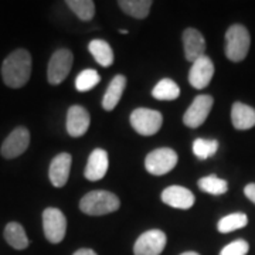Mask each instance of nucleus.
<instances>
[{
  "instance_id": "obj_10",
  "label": "nucleus",
  "mask_w": 255,
  "mask_h": 255,
  "mask_svg": "<svg viewBox=\"0 0 255 255\" xmlns=\"http://www.w3.org/2000/svg\"><path fill=\"white\" fill-rule=\"evenodd\" d=\"M214 100L211 95H197L183 115V122L189 128L201 127L209 117Z\"/></svg>"
},
{
  "instance_id": "obj_20",
  "label": "nucleus",
  "mask_w": 255,
  "mask_h": 255,
  "mask_svg": "<svg viewBox=\"0 0 255 255\" xmlns=\"http://www.w3.org/2000/svg\"><path fill=\"white\" fill-rule=\"evenodd\" d=\"M88 50L101 67L107 68L114 64V50L105 40H100V38L92 40L88 46Z\"/></svg>"
},
{
  "instance_id": "obj_30",
  "label": "nucleus",
  "mask_w": 255,
  "mask_h": 255,
  "mask_svg": "<svg viewBox=\"0 0 255 255\" xmlns=\"http://www.w3.org/2000/svg\"><path fill=\"white\" fill-rule=\"evenodd\" d=\"M73 255H98L94 250L91 248H81V250H78V251H75Z\"/></svg>"
},
{
  "instance_id": "obj_26",
  "label": "nucleus",
  "mask_w": 255,
  "mask_h": 255,
  "mask_svg": "<svg viewBox=\"0 0 255 255\" xmlns=\"http://www.w3.org/2000/svg\"><path fill=\"white\" fill-rule=\"evenodd\" d=\"M199 187L200 190L206 191L213 196H221L226 194L228 190V183L217 176H207L199 180Z\"/></svg>"
},
{
  "instance_id": "obj_3",
  "label": "nucleus",
  "mask_w": 255,
  "mask_h": 255,
  "mask_svg": "<svg viewBox=\"0 0 255 255\" xmlns=\"http://www.w3.org/2000/svg\"><path fill=\"white\" fill-rule=\"evenodd\" d=\"M251 37L243 24H233L226 33V55L230 61H243L250 51Z\"/></svg>"
},
{
  "instance_id": "obj_5",
  "label": "nucleus",
  "mask_w": 255,
  "mask_h": 255,
  "mask_svg": "<svg viewBox=\"0 0 255 255\" xmlns=\"http://www.w3.org/2000/svg\"><path fill=\"white\" fill-rule=\"evenodd\" d=\"M74 55L68 48H58L51 55L47 68V80L51 85H58L68 77L73 68Z\"/></svg>"
},
{
  "instance_id": "obj_15",
  "label": "nucleus",
  "mask_w": 255,
  "mask_h": 255,
  "mask_svg": "<svg viewBox=\"0 0 255 255\" xmlns=\"http://www.w3.org/2000/svg\"><path fill=\"white\" fill-rule=\"evenodd\" d=\"M183 47H184V57L187 61L194 63L206 51V40L199 30L189 27L183 31Z\"/></svg>"
},
{
  "instance_id": "obj_13",
  "label": "nucleus",
  "mask_w": 255,
  "mask_h": 255,
  "mask_svg": "<svg viewBox=\"0 0 255 255\" xmlns=\"http://www.w3.org/2000/svg\"><path fill=\"white\" fill-rule=\"evenodd\" d=\"M71 163H73V157L67 152L57 155L51 160L50 169H48V177H50V182L54 187L60 189V187H64L67 184L68 177H70Z\"/></svg>"
},
{
  "instance_id": "obj_7",
  "label": "nucleus",
  "mask_w": 255,
  "mask_h": 255,
  "mask_svg": "<svg viewBox=\"0 0 255 255\" xmlns=\"http://www.w3.org/2000/svg\"><path fill=\"white\" fill-rule=\"evenodd\" d=\"M43 230L44 236L51 244L61 243L67 233V219L63 211L55 207H48L43 211Z\"/></svg>"
},
{
  "instance_id": "obj_17",
  "label": "nucleus",
  "mask_w": 255,
  "mask_h": 255,
  "mask_svg": "<svg viewBox=\"0 0 255 255\" xmlns=\"http://www.w3.org/2000/svg\"><path fill=\"white\" fill-rule=\"evenodd\" d=\"M231 122L238 130H248L255 127V110L243 102H236L231 108Z\"/></svg>"
},
{
  "instance_id": "obj_4",
  "label": "nucleus",
  "mask_w": 255,
  "mask_h": 255,
  "mask_svg": "<svg viewBox=\"0 0 255 255\" xmlns=\"http://www.w3.org/2000/svg\"><path fill=\"white\" fill-rule=\"evenodd\" d=\"M163 124V117L159 111L137 108L130 114V125L139 135L152 136L159 132Z\"/></svg>"
},
{
  "instance_id": "obj_14",
  "label": "nucleus",
  "mask_w": 255,
  "mask_h": 255,
  "mask_svg": "<svg viewBox=\"0 0 255 255\" xmlns=\"http://www.w3.org/2000/svg\"><path fill=\"white\" fill-rule=\"evenodd\" d=\"M162 201L173 209L189 210L193 207L196 197L193 191L183 186H170L162 191Z\"/></svg>"
},
{
  "instance_id": "obj_23",
  "label": "nucleus",
  "mask_w": 255,
  "mask_h": 255,
  "mask_svg": "<svg viewBox=\"0 0 255 255\" xmlns=\"http://www.w3.org/2000/svg\"><path fill=\"white\" fill-rule=\"evenodd\" d=\"M247 224H248V217L244 213H233V214H228V216L220 220L217 228H219L220 233L227 234V233H231V231L244 228Z\"/></svg>"
},
{
  "instance_id": "obj_25",
  "label": "nucleus",
  "mask_w": 255,
  "mask_h": 255,
  "mask_svg": "<svg viewBox=\"0 0 255 255\" xmlns=\"http://www.w3.org/2000/svg\"><path fill=\"white\" fill-rule=\"evenodd\" d=\"M101 81L100 74L97 70H84L78 74V77L75 78V88L80 92H88L92 88H95Z\"/></svg>"
},
{
  "instance_id": "obj_11",
  "label": "nucleus",
  "mask_w": 255,
  "mask_h": 255,
  "mask_svg": "<svg viewBox=\"0 0 255 255\" xmlns=\"http://www.w3.org/2000/svg\"><path fill=\"white\" fill-rule=\"evenodd\" d=\"M213 75H214V64L210 57L204 54L191 64V68L189 71V82L193 88L203 90L209 85Z\"/></svg>"
},
{
  "instance_id": "obj_28",
  "label": "nucleus",
  "mask_w": 255,
  "mask_h": 255,
  "mask_svg": "<svg viewBox=\"0 0 255 255\" xmlns=\"http://www.w3.org/2000/svg\"><path fill=\"white\" fill-rule=\"evenodd\" d=\"M248 251H250V244L246 240H237L224 247L220 255H247Z\"/></svg>"
},
{
  "instance_id": "obj_27",
  "label": "nucleus",
  "mask_w": 255,
  "mask_h": 255,
  "mask_svg": "<svg viewBox=\"0 0 255 255\" xmlns=\"http://www.w3.org/2000/svg\"><path fill=\"white\" fill-rule=\"evenodd\" d=\"M219 149L217 140H209V139H196L193 143V153L200 160H206L214 155Z\"/></svg>"
},
{
  "instance_id": "obj_31",
  "label": "nucleus",
  "mask_w": 255,
  "mask_h": 255,
  "mask_svg": "<svg viewBox=\"0 0 255 255\" xmlns=\"http://www.w3.org/2000/svg\"><path fill=\"white\" fill-rule=\"evenodd\" d=\"M180 255H200V254H197V253H194V251H187V253H183V254Z\"/></svg>"
},
{
  "instance_id": "obj_12",
  "label": "nucleus",
  "mask_w": 255,
  "mask_h": 255,
  "mask_svg": "<svg viewBox=\"0 0 255 255\" xmlns=\"http://www.w3.org/2000/svg\"><path fill=\"white\" fill-rule=\"evenodd\" d=\"M91 125V117L88 111L82 108L81 105H73L67 112V132L73 137H80L87 133Z\"/></svg>"
},
{
  "instance_id": "obj_19",
  "label": "nucleus",
  "mask_w": 255,
  "mask_h": 255,
  "mask_svg": "<svg viewBox=\"0 0 255 255\" xmlns=\"http://www.w3.org/2000/svg\"><path fill=\"white\" fill-rule=\"evenodd\" d=\"M3 236H4L6 243H7L11 248L18 250V251L26 250L28 247V244H30L24 227H23L21 224H18V223H14V221H11V223H9V224L4 227Z\"/></svg>"
},
{
  "instance_id": "obj_1",
  "label": "nucleus",
  "mask_w": 255,
  "mask_h": 255,
  "mask_svg": "<svg viewBox=\"0 0 255 255\" xmlns=\"http://www.w3.org/2000/svg\"><path fill=\"white\" fill-rule=\"evenodd\" d=\"M31 75V55L24 48L10 53L1 64V78L9 88H21Z\"/></svg>"
},
{
  "instance_id": "obj_8",
  "label": "nucleus",
  "mask_w": 255,
  "mask_h": 255,
  "mask_svg": "<svg viewBox=\"0 0 255 255\" xmlns=\"http://www.w3.org/2000/svg\"><path fill=\"white\" fill-rule=\"evenodd\" d=\"M167 238L162 230H149L140 234L133 246L135 255H160L163 253Z\"/></svg>"
},
{
  "instance_id": "obj_18",
  "label": "nucleus",
  "mask_w": 255,
  "mask_h": 255,
  "mask_svg": "<svg viewBox=\"0 0 255 255\" xmlns=\"http://www.w3.org/2000/svg\"><path fill=\"white\" fill-rule=\"evenodd\" d=\"M125 87H127V78L122 74L115 75L108 85V90L105 91L104 100H102V108L105 111L115 110L121 101L122 94L125 91Z\"/></svg>"
},
{
  "instance_id": "obj_2",
  "label": "nucleus",
  "mask_w": 255,
  "mask_h": 255,
  "mask_svg": "<svg viewBox=\"0 0 255 255\" xmlns=\"http://www.w3.org/2000/svg\"><path fill=\"white\" fill-rule=\"evenodd\" d=\"M121 206L118 196L107 190L87 193L80 201V210L87 216H105L115 213Z\"/></svg>"
},
{
  "instance_id": "obj_22",
  "label": "nucleus",
  "mask_w": 255,
  "mask_h": 255,
  "mask_svg": "<svg viewBox=\"0 0 255 255\" xmlns=\"http://www.w3.org/2000/svg\"><path fill=\"white\" fill-rule=\"evenodd\" d=\"M179 95H180V88L170 78L160 80L152 90V97L159 101H174L179 98Z\"/></svg>"
},
{
  "instance_id": "obj_24",
  "label": "nucleus",
  "mask_w": 255,
  "mask_h": 255,
  "mask_svg": "<svg viewBox=\"0 0 255 255\" xmlns=\"http://www.w3.org/2000/svg\"><path fill=\"white\" fill-rule=\"evenodd\" d=\"M67 6L82 21H90L95 14V3L92 0H68Z\"/></svg>"
},
{
  "instance_id": "obj_9",
  "label": "nucleus",
  "mask_w": 255,
  "mask_h": 255,
  "mask_svg": "<svg viewBox=\"0 0 255 255\" xmlns=\"http://www.w3.org/2000/svg\"><path fill=\"white\" fill-rule=\"evenodd\" d=\"M30 145V132L27 128L17 127L10 132V135L0 147V153L4 159H16L27 150Z\"/></svg>"
},
{
  "instance_id": "obj_29",
  "label": "nucleus",
  "mask_w": 255,
  "mask_h": 255,
  "mask_svg": "<svg viewBox=\"0 0 255 255\" xmlns=\"http://www.w3.org/2000/svg\"><path fill=\"white\" fill-rule=\"evenodd\" d=\"M244 194L248 200H251L255 204V183H250L244 187Z\"/></svg>"
},
{
  "instance_id": "obj_32",
  "label": "nucleus",
  "mask_w": 255,
  "mask_h": 255,
  "mask_svg": "<svg viewBox=\"0 0 255 255\" xmlns=\"http://www.w3.org/2000/svg\"><path fill=\"white\" fill-rule=\"evenodd\" d=\"M119 33H121V34H128L129 31H128V30H124V28H121V30H119Z\"/></svg>"
},
{
  "instance_id": "obj_6",
  "label": "nucleus",
  "mask_w": 255,
  "mask_h": 255,
  "mask_svg": "<svg viewBox=\"0 0 255 255\" xmlns=\"http://www.w3.org/2000/svg\"><path fill=\"white\" fill-rule=\"evenodd\" d=\"M177 164V153L170 147H159L152 150L145 159L146 170L153 176H163L173 170Z\"/></svg>"
},
{
  "instance_id": "obj_21",
  "label": "nucleus",
  "mask_w": 255,
  "mask_h": 255,
  "mask_svg": "<svg viewBox=\"0 0 255 255\" xmlns=\"http://www.w3.org/2000/svg\"><path fill=\"white\" fill-rule=\"evenodd\" d=\"M152 1L150 0H119L118 6L124 13H127L128 16L135 18H145L150 7H152Z\"/></svg>"
},
{
  "instance_id": "obj_16",
  "label": "nucleus",
  "mask_w": 255,
  "mask_h": 255,
  "mask_svg": "<svg viewBox=\"0 0 255 255\" xmlns=\"http://www.w3.org/2000/svg\"><path fill=\"white\" fill-rule=\"evenodd\" d=\"M108 166H110V160H108L107 150L94 149L88 157V163H87L84 174L90 182H98L105 177V174L108 172Z\"/></svg>"
}]
</instances>
